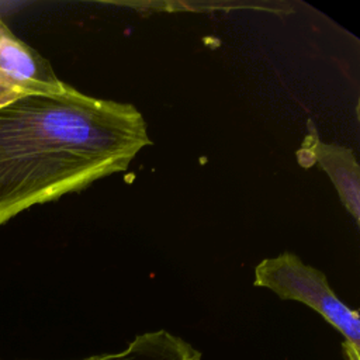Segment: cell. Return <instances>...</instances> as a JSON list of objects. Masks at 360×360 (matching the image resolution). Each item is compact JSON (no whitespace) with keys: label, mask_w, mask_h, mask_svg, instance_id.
Listing matches in <instances>:
<instances>
[{"label":"cell","mask_w":360,"mask_h":360,"mask_svg":"<svg viewBox=\"0 0 360 360\" xmlns=\"http://www.w3.org/2000/svg\"><path fill=\"white\" fill-rule=\"evenodd\" d=\"M149 145L135 105L69 84L0 107V226L34 205L127 170Z\"/></svg>","instance_id":"6da1fadb"},{"label":"cell","mask_w":360,"mask_h":360,"mask_svg":"<svg viewBox=\"0 0 360 360\" xmlns=\"http://www.w3.org/2000/svg\"><path fill=\"white\" fill-rule=\"evenodd\" d=\"M255 287L273 291L281 300L298 301L318 312L343 338L346 360H360V315L330 288L326 276L304 263L295 253L283 252L255 267Z\"/></svg>","instance_id":"7a4b0ae2"},{"label":"cell","mask_w":360,"mask_h":360,"mask_svg":"<svg viewBox=\"0 0 360 360\" xmlns=\"http://www.w3.org/2000/svg\"><path fill=\"white\" fill-rule=\"evenodd\" d=\"M51 63L21 41L0 17V107L34 94L63 90Z\"/></svg>","instance_id":"3957f363"},{"label":"cell","mask_w":360,"mask_h":360,"mask_svg":"<svg viewBox=\"0 0 360 360\" xmlns=\"http://www.w3.org/2000/svg\"><path fill=\"white\" fill-rule=\"evenodd\" d=\"M297 162L304 169L318 165L336 188L346 211L359 224L360 221V165L350 148L325 143L311 120L307 135L295 152Z\"/></svg>","instance_id":"277c9868"},{"label":"cell","mask_w":360,"mask_h":360,"mask_svg":"<svg viewBox=\"0 0 360 360\" xmlns=\"http://www.w3.org/2000/svg\"><path fill=\"white\" fill-rule=\"evenodd\" d=\"M202 353L183 338L165 330L136 335L118 352L96 354V360H201Z\"/></svg>","instance_id":"5b68a950"},{"label":"cell","mask_w":360,"mask_h":360,"mask_svg":"<svg viewBox=\"0 0 360 360\" xmlns=\"http://www.w3.org/2000/svg\"><path fill=\"white\" fill-rule=\"evenodd\" d=\"M82 360H96V354H93V356H89V357H86V359H82Z\"/></svg>","instance_id":"8992f818"}]
</instances>
